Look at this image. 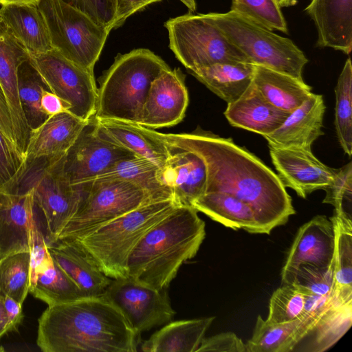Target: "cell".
<instances>
[{"mask_svg": "<svg viewBox=\"0 0 352 352\" xmlns=\"http://www.w3.org/2000/svg\"><path fill=\"white\" fill-rule=\"evenodd\" d=\"M154 135L166 144L199 154L207 167L206 192H223L253 210L260 234L285 224L296 211L277 174L232 138L197 129L192 133Z\"/></svg>", "mask_w": 352, "mask_h": 352, "instance_id": "6da1fadb", "label": "cell"}, {"mask_svg": "<svg viewBox=\"0 0 352 352\" xmlns=\"http://www.w3.org/2000/svg\"><path fill=\"white\" fill-rule=\"evenodd\" d=\"M140 335L104 294L48 305L36 344L44 352H135Z\"/></svg>", "mask_w": 352, "mask_h": 352, "instance_id": "7a4b0ae2", "label": "cell"}, {"mask_svg": "<svg viewBox=\"0 0 352 352\" xmlns=\"http://www.w3.org/2000/svg\"><path fill=\"white\" fill-rule=\"evenodd\" d=\"M205 222L191 206L179 205L149 230L130 254L127 278L156 289H168L181 266L197 253Z\"/></svg>", "mask_w": 352, "mask_h": 352, "instance_id": "3957f363", "label": "cell"}, {"mask_svg": "<svg viewBox=\"0 0 352 352\" xmlns=\"http://www.w3.org/2000/svg\"><path fill=\"white\" fill-rule=\"evenodd\" d=\"M170 67L148 49L118 54L99 79L94 117L140 124L147 94L153 80Z\"/></svg>", "mask_w": 352, "mask_h": 352, "instance_id": "277c9868", "label": "cell"}, {"mask_svg": "<svg viewBox=\"0 0 352 352\" xmlns=\"http://www.w3.org/2000/svg\"><path fill=\"white\" fill-rule=\"evenodd\" d=\"M63 157L25 160L6 187L11 192H33L38 223L47 245L55 243L76 213L82 199L84 184H72L63 170Z\"/></svg>", "mask_w": 352, "mask_h": 352, "instance_id": "5b68a950", "label": "cell"}, {"mask_svg": "<svg viewBox=\"0 0 352 352\" xmlns=\"http://www.w3.org/2000/svg\"><path fill=\"white\" fill-rule=\"evenodd\" d=\"M174 199L140 206L76 240L111 279L127 278L133 249L160 221L179 206Z\"/></svg>", "mask_w": 352, "mask_h": 352, "instance_id": "8992f818", "label": "cell"}, {"mask_svg": "<svg viewBox=\"0 0 352 352\" xmlns=\"http://www.w3.org/2000/svg\"><path fill=\"white\" fill-rule=\"evenodd\" d=\"M207 14L252 63L303 80L302 70L308 59L291 39L232 10Z\"/></svg>", "mask_w": 352, "mask_h": 352, "instance_id": "52a82bcc", "label": "cell"}, {"mask_svg": "<svg viewBox=\"0 0 352 352\" xmlns=\"http://www.w3.org/2000/svg\"><path fill=\"white\" fill-rule=\"evenodd\" d=\"M84 186L78 210L58 239H80L140 206L159 201L139 186L119 179L97 177Z\"/></svg>", "mask_w": 352, "mask_h": 352, "instance_id": "ba28073f", "label": "cell"}, {"mask_svg": "<svg viewBox=\"0 0 352 352\" xmlns=\"http://www.w3.org/2000/svg\"><path fill=\"white\" fill-rule=\"evenodd\" d=\"M37 6L47 24L52 48L94 73L111 30L62 0H40Z\"/></svg>", "mask_w": 352, "mask_h": 352, "instance_id": "9c48e42d", "label": "cell"}, {"mask_svg": "<svg viewBox=\"0 0 352 352\" xmlns=\"http://www.w3.org/2000/svg\"><path fill=\"white\" fill-rule=\"evenodd\" d=\"M164 27L170 49L188 72L217 63H251L207 14L188 13L170 18Z\"/></svg>", "mask_w": 352, "mask_h": 352, "instance_id": "30bf717a", "label": "cell"}, {"mask_svg": "<svg viewBox=\"0 0 352 352\" xmlns=\"http://www.w3.org/2000/svg\"><path fill=\"white\" fill-rule=\"evenodd\" d=\"M30 62L50 91L71 105L70 113L84 121L94 116L98 98L94 73L54 49L30 56Z\"/></svg>", "mask_w": 352, "mask_h": 352, "instance_id": "8fae6325", "label": "cell"}, {"mask_svg": "<svg viewBox=\"0 0 352 352\" xmlns=\"http://www.w3.org/2000/svg\"><path fill=\"white\" fill-rule=\"evenodd\" d=\"M129 278L112 279L105 294L139 333L170 322L175 314L167 292Z\"/></svg>", "mask_w": 352, "mask_h": 352, "instance_id": "7c38bea8", "label": "cell"}, {"mask_svg": "<svg viewBox=\"0 0 352 352\" xmlns=\"http://www.w3.org/2000/svg\"><path fill=\"white\" fill-rule=\"evenodd\" d=\"M135 155L97 133L94 116L83 126L74 143L63 157V173L72 184L94 179L122 159Z\"/></svg>", "mask_w": 352, "mask_h": 352, "instance_id": "4fadbf2b", "label": "cell"}, {"mask_svg": "<svg viewBox=\"0 0 352 352\" xmlns=\"http://www.w3.org/2000/svg\"><path fill=\"white\" fill-rule=\"evenodd\" d=\"M272 162L283 185L305 199L314 191L324 190L338 170L327 166L311 149L269 146Z\"/></svg>", "mask_w": 352, "mask_h": 352, "instance_id": "5bb4252c", "label": "cell"}, {"mask_svg": "<svg viewBox=\"0 0 352 352\" xmlns=\"http://www.w3.org/2000/svg\"><path fill=\"white\" fill-rule=\"evenodd\" d=\"M185 76L179 68L162 71L152 82L140 124L149 129L171 126L184 118L188 104Z\"/></svg>", "mask_w": 352, "mask_h": 352, "instance_id": "9a60e30c", "label": "cell"}, {"mask_svg": "<svg viewBox=\"0 0 352 352\" xmlns=\"http://www.w3.org/2000/svg\"><path fill=\"white\" fill-rule=\"evenodd\" d=\"M30 54L3 25L0 28V86L8 107L15 144L24 153L30 128L19 94V69Z\"/></svg>", "mask_w": 352, "mask_h": 352, "instance_id": "2e32d148", "label": "cell"}, {"mask_svg": "<svg viewBox=\"0 0 352 352\" xmlns=\"http://www.w3.org/2000/svg\"><path fill=\"white\" fill-rule=\"evenodd\" d=\"M334 232L330 219L316 215L298 229L281 271L283 284H292L298 267L311 264L328 267L332 264Z\"/></svg>", "mask_w": 352, "mask_h": 352, "instance_id": "e0dca14e", "label": "cell"}, {"mask_svg": "<svg viewBox=\"0 0 352 352\" xmlns=\"http://www.w3.org/2000/svg\"><path fill=\"white\" fill-rule=\"evenodd\" d=\"M36 217L32 190L16 192L0 188V262L14 254L30 252Z\"/></svg>", "mask_w": 352, "mask_h": 352, "instance_id": "ac0fdd59", "label": "cell"}, {"mask_svg": "<svg viewBox=\"0 0 352 352\" xmlns=\"http://www.w3.org/2000/svg\"><path fill=\"white\" fill-rule=\"evenodd\" d=\"M167 145V144H166ZM170 155L160 168L161 180L181 205L191 206L206 192L207 167L197 153L167 145Z\"/></svg>", "mask_w": 352, "mask_h": 352, "instance_id": "d6986e66", "label": "cell"}, {"mask_svg": "<svg viewBox=\"0 0 352 352\" xmlns=\"http://www.w3.org/2000/svg\"><path fill=\"white\" fill-rule=\"evenodd\" d=\"M325 109L322 95L311 93L276 131L264 136L268 146L311 149L315 140L324 134L322 128Z\"/></svg>", "mask_w": 352, "mask_h": 352, "instance_id": "ffe728a7", "label": "cell"}, {"mask_svg": "<svg viewBox=\"0 0 352 352\" xmlns=\"http://www.w3.org/2000/svg\"><path fill=\"white\" fill-rule=\"evenodd\" d=\"M305 10L316 28L318 46L350 54L352 0H311Z\"/></svg>", "mask_w": 352, "mask_h": 352, "instance_id": "44dd1931", "label": "cell"}, {"mask_svg": "<svg viewBox=\"0 0 352 352\" xmlns=\"http://www.w3.org/2000/svg\"><path fill=\"white\" fill-rule=\"evenodd\" d=\"M87 122L69 111L47 117L30 130L25 151V160L64 156Z\"/></svg>", "mask_w": 352, "mask_h": 352, "instance_id": "7402d4cb", "label": "cell"}, {"mask_svg": "<svg viewBox=\"0 0 352 352\" xmlns=\"http://www.w3.org/2000/svg\"><path fill=\"white\" fill-rule=\"evenodd\" d=\"M53 260L78 286L85 296L105 293L112 279L74 239H62L47 245Z\"/></svg>", "mask_w": 352, "mask_h": 352, "instance_id": "603a6c76", "label": "cell"}, {"mask_svg": "<svg viewBox=\"0 0 352 352\" xmlns=\"http://www.w3.org/2000/svg\"><path fill=\"white\" fill-rule=\"evenodd\" d=\"M96 119L98 134L102 138L146 158L160 168L165 165L170 151L153 133V129L124 121Z\"/></svg>", "mask_w": 352, "mask_h": 352, "instance_id": "cb8c5ba5", "label": "cell"}, {"mask_svg": "<svg viewBox=\"0 0 352 352\" xmlns=\"http://www.w3.org/2000/svg\"><path fill=\"white\" fill-rule=\"evenodd\" d=\"M289 114L269 102L252 82L238 99L228 103L224 111L232 126L263 137L276 131Z\"/></svg>", "mask_w": 352, "mask_h": 352, "instance_id": "d4e9b609", "label": "cell"}, {"mask_svg": "<svg viewBox=\"0 0 352 352\" xmlns=\"http://www.w3.org/2000/svg\"><path fill=\"white\" fill-rule=\"evenodd\" d=\"M0 16L6 28L30 56L43 54L52 49L47 24L38 6H2Z\"/></svg>", "mask_w": 352, "mask_h": 352, "instance_id": "484cf974", "label": "cell"}, {"mask_svg": "<svg viewBox=\"0 0 352 352\" xmlns=\"http://www.w3.org/2000/svg\"><path fill=\"white\" fill-rule=\"evenodd\" d=\"M318 318V317H317ZM317 318L272 324L258 315L252 338L245 343L246 352H290L313 327Z\"/></svg>", "mask_w": 352, "mask_h": 352, "instance_id": "4316f807", "label": "cell"}, {"mask_svg": "<svg viewBox=\"0 0 352 352\" xmlns=\"http://www.w3.org/2000/svg\"><path fill=\"white\" fill-rule=\"evenodd\" d=\"M214 317L168 322L141 344L144 352H196Z\"/></svg>", "mask_w": 352, "mask_h": 352, "instance_id": "83f0119b", "label": "cell"}, {"mask_svg": "<svg viewBox=\"0 0 352 352\" xmlns=\"http://www.w3.org/2000/svg\"><path fill=\"white\" fill-rule=\"evenodd\" d=\"M252 83L269 102L288 113L312 93L303 80L258 65H254Z\"/></svg>", "mask_w": 352, "mask_h": 352, "instance_id": "f1b7e54d", "label": "cell"}, {"mask_svg": "<svg viewBox=\"0 0 352 352\" xmlns=\"http://www.w3.org/2000/svg\"><path fill=\"white\" fill-rule=\"evenodd\" d=\"M29 292L48 305L87 297L53 260L50 254L38 263L30 267Z\"/></svg>", "mask_w": 352, "mask_h": 352, "instance_id": "f546056e", "label": "cell"}, {"mask_svg": "<svg viewBox=\"0 0 352 352\" xmlns=\"http://www.w3.org/2000/svg\"><path fill=\"white\" fill-rule=\"evenodd\" d=\"M254 64L224 62L188 72L227 103L238 99L251 85Z\"/></svg>", "mask_w": 352, "mask_h": 352, "instance_id": "4dcf8cb0", "label": "cell"}, {"mask_svg": "<svg viewBox=\"0 0 352 352\" xmlns=\"http://www.w3.org/2000/svg\"><path fill=\"white\" fill-rule=\"evenodd\" d=\"M192 206L226 227L260 234L252 208L230 194L223 192H205L193 202Z\"/></svg>", "mask_w": 352, "mask_h": 352, "instance_id": "1f68e13d", "label": "cell"}, {"mask_svg": "<svg viewBox=\"0 0 352 352\" xmlns=\"http://www.w3.org/2000/svg\"><path fill=\"white\" fill-rule=\"evenodd\" d=\"M330 220L334 232L333 283L330 300L340 304L352 300V226L334 214Z\"/></svg>", "mask_w": 352, "mask_h": 352, "instance_id": "d6a6232c", "label": "cell"}, {"mask_svg": "<svg viewBox=\"0 0 352 352\" xmlns=\"http://www.w3.org/2000/svg\"><path fill=\"white\" fill-rule=\"evenodd\" d=\"M98 177L132 182L159 201L174 199L171 190L161 180L160 168L150 160L137 155L118 161Z\"/></svg>", "mask_w": 352, "mask_h": 352, "instance_id": "836d02e7", "label": "cell"}, {"mask_svg": "<svg viewBox=\"0 0 352 352\" xmlns=\"http://www.w3.org/2000/svg\"><path fill=\"white\" fill-rule=\"evenodd\" d=\"M351 324L352 300L338 304L330 300L305 337L311 336V340L303 351L323 352L328 350L348 331Z\"/></svg>", "mask_w": 352, "mask_h": 352, "instance_id": "e575fe53", "label": "cell"}, {"mask_svg": "<svg viewBox=\"0 0 352 352\" xmlns=\"http://www.w3.org/2000/svg\"><path fill=\"white\" fill-rule=\"evenodd\" d=\"M335 128L338 142L349 157L352 153V65L349 58L335 87Z\"/></svg>", "mask_w": 352, "mask_h": 352, "instance_id": "d590c367", "label": "cell"}, {"mask_svg": "<svg viewBox=\"0 0 352 352\" xmlns=\"http://www.w3.org/2000/svg\"><path fill=\"white\" fill-rule=\"evenodd\" d=\"M30 285V252L12 254L0 262V293L23 305Z\"/></svg>", "mask_w": 352, "mask_h": 352, "instance_id": "8d00e7d4", "label": "cell"}, {"mask_svg": "<svg viewBox=\"0 0 352 352\" xmlns=\"http://www.w3.org/2000/svg\"><path fill=\"white\" fill-rule=\"evenodd\" d=\"M30 60L19 69V94L30 130L47 118L41 109V95L45 88ZM47 88V87H46Z\"/></svg>", "mask_w": 352, "mask_h": 352, "instance_id": "74e56055", "label": "cell"}, {"mask_svg": "<svg viewBox=\"0 0 352 352\" xmlns=\"http://www.w3.org/2000/svg\"><path fill=\"white\" fill-rule=\"evenodd\" d=\"M305 294L294 284H283L276 289L270 299L266 320L280 324L303 317Z\"/></svg>", "mask_w": 352, "mask_h": 352, "instance_id": "f35d334b", "label": "cell"}, {"mask_svg": "<svg viewBox=\"0 0 352 352\" xmlns=\"http://www.w3.org/2000/svg\"><path fill=\"white\" fill-rule=\"evenodd\" d=\"M230 10L270 30L288 32L281 8L275 0H232Z\"/></svg>", "mask_w": 352, "mask_h": 352, "instance_id": "ab89813d", "label": "cell"}, {"mask_svg": "<svg viewBox=\"0 0 352 352\" xmlns=\"http://www.w3.org/2000/svg\"><path fill=\"white\" fill-rule=\"evenodd\" d=\"M324 190L323 203L334 207V215L352 226V163L349 162L338 170L332 182Z\"/></svg>", "mask_w": 352, "mask_h": 352, "instance_id": "60d3db41", "label": "cell"}, {"mask_svg": "<svg viewBox=\"0 0 352 352\" xmlns=\"http://www.w3.org/2000/svg\"><path fill=\"white\" fill-rule=\"evenodd\" d=\"M333 283V263L328 267L311 264L300 265L296 273L294 284L305 294L327 295L331 293Z\"/></svg>", "mask_w": 352, "mask_h": 352, "instance_id": "b9f144b4", "label": "cell"}, {"mask_svg": "<svg viewBox=\"0 0 352 352\" xmlns=\"http://www.w3.org/2000/svg\"><path fill=\"white\" fill-rule=\"evenodd\" d=\"M25 160L24 153L0 131V188L15 178Z\"/></svg>", "mask_w": 352, "mask_h": 352, "instance_id": "7bdbcfd3", "label": "cell"}, {"mask_svg": "<svg viewBox=\"0 0 352 352\" xmlns=\"http://www.w3.org/2000/svg\"><path fill=\"white\" fill-rule=\"evenodd\" d=\"M84 12L96 24L113 30L116 0H62Z\"/></svg>", "mask_w": 352, "mask_h": 352, "instance_id": "ee69618b", "label": "cell"}, {"mask_svg": "<svg viewBox=\"0 0 352 352\" xmlns=\"http://www.w3.org/2000/svg\"><path fill=\"white\" fill-rule=\"evenodd\" d=\"M246 352V345L233 332H223L204 338L196 352Z\"/></svg>", "mask_w": 352, "mask_h": 352, "instance_id": "f6af8a7d", "label": "cell"}, {"mask_svg": "<svg viewBox=\"0 0 352 352\" xmlns=\"http://www.w3.org/2000/svg\"><path fill=\"white\" fill-rule=\"evenodd\" d=\"M162 0H116V14L113 29L120 27L132 14L148 5Z\"/></svg>", "mask_w": 352, "mask_h": 352, "instance_id": "bcb514c9", "label": "cell"}, {"mask_svg": "<svg viewBox=\"0 0 352 352\" xmlns=\"http://www.w3.org/2000/svg\"><path fill=\"white\" fill-rule=\"evenodd\" d=\"M41 109L47 117H51L63 112H69L71 105L67 101L44 89L41 95Z\"/></svg>", "mask_w": 352, "mask_h": 352, "instance_id": "7dc6e473", "label": "cell"}, {"mask_svg": "<svg viewBox=\"0 0 352 352\" xmlns=\"http://www.w3.org/2000/svg\"><path fill=\"white\" fill-rule=\"evenodd\" d=\"M3 302L9 320L10 331H14L23 319V305L6 295H3Z\"/></svg>", "mask_w": 352, "mask_h": 352, "instance_id": "c3c4849f", "label": "cell"}, {"mask_svg": "<svg viewBox=\"0 0 352 352\" xmlns=\"http://www.w3.org/2000/svg\"><path fill=\"white\" fill-rule=\"evenodd\" d=\"M0 131L15 144L12 122L6 100L0 86Z\"/></svg>", "mask_w": 352, "mask_h": 352, "instance_id": "681fc988", "label": "cell"}, {"mask_svg": "<svg viewBox=\"0 0 352 352\" xmlns=\"http://www.w3.org/2000/svg\"><path fill=\"white\" fill-rule=\"evenodd\" d=\"M8 332H10L9 320L3 302V294L0 293V339Z\"/></svg>", "mask_w": 352, "mask_h": 352, "instance_id": "f907efd6", "label": "cell"}, {"mask_svg": "<svg viewBox=\"0 0 352 352\" xmlns=\"http://www.w3.org/2000/svg\"><path fill=\"white\" fill-rule=\"evenodd\" d=\"M40 0H0L2 6L8 5H32L37 6Z\"/></svg>", "mask_w": 352, "mask_h": 352, "instance_id": "816d5d0a", "label": "cell"}, {"mask_svg": "<svg viewBox=\"0 0 352 352\" xmlns=\"http://www.w3.org/2000/svg\"><path fill=\"white\" fill-rule=\"evenodd\" d=\"M275 1L280 8L292 6L296 3V0H275Z\"/></svg>", "mask_w": 352, "mask_h": 352, "instance_id": "f5cc1de1", "label": "cell"}, {"mask_svg": "<svg viewBox=\"0 0 352 352\" xmlns=\"http://www.w3.org/2000/svg\"><path fill=\"white\" fill-rule=\"evenodd\" d=\"M186 6L190 12H195L197 10V3L195 0H179Z\"/></svg>", "mask_w": 352, "mask_h": 352, "instance_id": "db71d44e", "label": "cell"}, {"mask_svg": "<svg viewBox=\"0 0 352 352\" xmlns=\"http://www.w3.org/2000/svg\"><path fill=\"white\" fill-rule=\"evenodd\" d=\"M3 25V23L2 19H1V18L0 16V28L2 27Z\"/></svg>", "mask_w": 352, "mask_h": 352, "instance_id": "11a10c76", "label": "cell"}]
</instances>
